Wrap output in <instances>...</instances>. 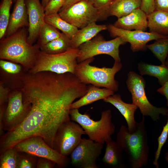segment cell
I'll use <instances>...</instances> for the list:
<instances>
[{
  "label": "cell",
  "instance_id": "cell-14",
  "mask_svg": "<svg viewBox=\"0 0 168 168\" xmlns=\"http://www.w3.org/2000/svg\"><path fill=\"white\" fill-rule=\"evenodd\" d=\"M107 27L111 36L120 37L125 42L130 43L131 49L133 52L144 51L147 49V44L148 42L167 35L139 30H124L117 28L112 24H110Z\"/></svg>",
  "mask_w": 168,
  "mask_h": 168
},
{
  "label": "cell",
  "instance_id": "cell-39",
  "mask_svg": "<svg viewBox=\"0 0 168 168\" xmlns=\"http://www.w3.org/2000/svg\"><path fill=\"white\" fill-rule=\"evenodd\" d=\"M157 91L164 96L166 100V105L168 106V81L157 90Z\"/></svg>",
  "mask_w": 168,
  "mask_h": 168
},
{
  "label": "cell",
  "instance_id": "cell-35",
  "mask_svg": "<svg viewBox=\"0 0 168 168\" xmlns=\"http://www.w3.org/2000/svg\"><path fill=\"white\" fill-rule=\"evenodd\" d=\"M0 66L4 71L12 74L19 72L21 69L20 66L17 64L2 59L0 61Z\"/></svg>",
  "mask_w": 168,
  "mask_h": 168
},
{
  "label": "cell",
  "instance_id": "cell-40",
  "mask_svg": "<svg viewBox=\"0 0 168 168\" xmlns=\"http://www.w3.org/2000/svg\"><path fill=\"white\" fill-rule=\"evenodd\" d=\"M83 0H67L64 5L60 9L59 12H61L67 8L77 2Z\"/></svg>",
  "mask_w": 168,
  "mask_h": 168
},
{
  "label": "cell",
  "instance_id": "cell-20",
  "mask_svg": "<svg viewBox=\"0 0 168 168\" xmlns=\"http://www.w3.org/2000/svg\"><path fill=\"white\" fill-rule=\"evenodd\" d=\"M107 29V26L97 25L96 22H93L78 30L70 40L71 48L78 49L82 44L91 40L99 32Z\"/></svg>",
  "mask_w": 168,
  "mask_h": 168
},
{
  "label": "cell",
  "instance_id": "cell-5",
  "mask_svg": "<svg viewBox=\"0 0 168 168\" xmlns=\"http://www.w3.org/2000/svg\"><path fill=\"white\" fill-rule=\"evenodd\" d=\"M78 109L71 110V120L79 124L90 139L103 144L112 140L115 127L112 121V114L109 109L102 112L100 119L95 121L89 114L81 113Z\"/></svg>",
  "mask_w": 168,
  "mask_h": 168
},
{
  "label": "cell",
  "instance_id": "cell-2",
  "mask_svg": "<svg viewBox=\"0 0 168 168\" xmlns=\"http://www.w3.org/2000/svg\"><path fill=\"white\" fill-rule=\"evenodd\" d=\"M116 142L126 153L132 168H140L147 164L149 147L144 116L133 132H130L127 127L122 125L117 133Z\"/></svg>",
  "mask_w": 168,
  "mask_h": 168
},
{
  "label": "cell",
  "instance_id": "cell-42",
  "mask_svg": "<svg viewBox=\"0 0 168 168\" xmlns=\"http://www.w3.org/2000/svg\"><path fill=\"white\" fill-rule=\"evenodd\" d=\"M165 159L166 162L168 163V151L165 153Z\"/></svg>",
  "mask_w": 168,
  "mask_h": 168
},
{
  "label": "cell",
  "instance_id": "cell-22",
  "mask_svg": "<svg viewBox=\"0 0 168 168\" xmlns=\"http://www.w3.org/2000/svg\"><path fill=\"white\" fill-rule=\"evenodd\" d=\"M141 4V0H113L110 7L109 16H115L120 18L140 8Z\"/></svg>",
  "mask_w": 168,
  "mask_h": 168
},
{
  "label": "cell",
  "instance_id": "cell-10",
  "mask_svg": "<svg viewBox=\"0 0 168 168\" xmlns=\"http://www.w3.org/2000/svg\"><path fill=\"white\" fill-rule=\"evenodd\" d=\"M58 14L64 20L80 29L101 20L98 10L87 0L77 2Z\"/></svg>",
  "mask_w": 168,
  "mask_h": 168
},
{
  "label": "cell",
  "instance_id": "cell-33",
  "mask_svg": "<svg viewBox=\"0 0 168 168\" xmlns=\"http://www.w3.org/2000/svg\"><path fill=\"white\" fill-rule=\"evenodd\" d=\"M99 11L101 20L108 16L110 6L113 0H87Z\"/></svg>",
  "mask_w": 168,
  "mask_h": 168
},
{
  "label": "cell",
  "instance_id": "cell-26",
  "mask_svg": "<svg viewBox=\"0 0 168 168\" xmlns=\"http://www.w3.org/2000/svg\"><path fill=\"white\" fill-rule=\"evenodd\" d=\"M44 21L60 30L70 40L78 30L77 27L63 19L58 13L45 15Z\"/></svg>",
  "mask_w": 168,
  "mask_h": 168
},
{
  "label": "cell",
  "instance_id": "cell-15",
  "mask_svg": "<svg viewBox=\"0 0 168 168\" xmlns=\"http://www.w3.org/2000/svg\"><path fill=\"white\" fill-rule=\"evenodd\" d=\"M28 18L27 40L31 44L39 36L40 28L44 21V9L40 0H26Z\"/></svg>",
  "mask_w": 168,
  "mask_h": 168
},
{
  "label": "cell",
  "instance_id": "cell-23",
  "mask_svg": "<svg viewBox=\"0 0 168 168\" xmlns=\"http://www.w3.org/2000/svg\"><path fill=\"white\" fill-rule=\"evenodd\" d=\"M138 68L141 76L146 75L157 78L161 86L168 81V68L165 65H155L141 62L138 63Z\"/></svg>",
  "mask_w": 168,
  "mask_h": 168
},
{
  "label": "cell",
  "instance_id": "cell-1",
  "mask_svg": "<svg viewBox=\"0 0 168 168\" xmlns=\"http://www.w3.org/2000/svg\"><path fill=\"white\" fill-rule=\"evenodd\" d=\"M21 86L23 103L29 111L19 125L1 136L0 152L34 136L42 137L53 148L59 128L71 120V106L77 99L75 91L64 80L49 74L28 77Z\"/></svg>",
  "mask_w": 168,
  "mask_h": 168
},
{
  "label": "cell",
  "instance_id": "cell-43",
  "mask_svg": "<svg viewBox=\"0 0 168 168\" xmlns=\"http://www.w3.org/2000/svg\"><path fill=\"white\" fill-rule=\"evenodd\" d=\"M165 65L168 68V55L166 59L165 63Z\"/></svg>",
  "mask_w": 168,
  "mask_h": 168
},
{
  "label": "cell",
  "instance_id": "cell-32",
  "mask_svg": "<svg viewBox=\"0 0 168 168\" xmlns=\"http://www.w3.org/2000/svg\"><path fill=\"white\" fill-rule=\"evenodd\" d=\"M168 135V117L167 122L163 126L161 133L158 138V147L155 153V157L153 164L156 168H158L159 166L158 160L159 158L162 148L166 142Z\"/></svg>",
  "mask_w": 168,
  "mask_h": 168
},
{
  "label": "cell",
  "instance_id": "cell-12",
  "mask_svg": "<svg viewBox=\"0 0 168 168\" xmlns=\"http://www.w3.org/2000/svg\"><path fill=\"white\" fill-rule=\"evenodd\" d=\"M29 110L24 104L21 91L9 95L3 116L0 119L1 136L3 130L10 131L19 125L26 117Z\"/></svg>",
  "mask_w": 168,
  "mask_h": 168
},
{
  "label": "cell",
  "instance_id": "cell-3",
  "mask_svg": "<svg viewBox=\"0 0 168 168\" xmlns=\"http://www.w3.org/2000/svg\"><path fill=\"white\" fill-rule=\"evenodd\" d=\"M26 34L22 29L2 40L0 58L19 63L30 70L35 63L38 52L28 42Z\"/></svg>",
  "mask_w": 168,
  "mask_h": 168
},
{
  "label": "cell",
  "instance_id": "cell-6",
  "mask_svg": "<svg viewBox=\"0 0 168 168\" xmlns=\"http://www.w3.org/2000/svg\"><path fill=\"white\" fill-rule=\"evenodd\" d=\"M78 49L70 48L57 54H49L41 51L37 53L35 63L29 73L35 74L49 72L58 74L69 72L74 74L78 64Z\"/></svg>",
  "mask_w": 168,
  "mask_h": 168
},
{
  "label": "cell",
  "instance_id": "cell-38",
  "mask_svg": "<svg viewBox=\"0 0 168 168\" xmlns=\"http://www.w3.org/2000/svg\"><path fill=\"white\" fill-rule=\"evenodd\" d=\"M155 10L168 12V0H155Z\"/></svg>",
  "mask_w": 168,
  "mask_h": 168
},
{
  "label": "cell",
  "instance_id": "cell-27",
  "mask_svg": "<svg viewBox=\"0 0 168 168\" xmlns=\"http://www.w3.org/2000/svg\"><path fill=\"white\" fill-rule=\"evenodd\" d=\"M146 48L161 62V64L165 65L168 55V35L155 40L153 44H147Z\"/></svg>",
  "mask_w": 168,
  "mask_h": 168
},
{
  "label": "cell",
  "instance_id": "cell-8",
  "mask_svg": "<svg viewBox=\"0 0 168 168\" xmlns=\"http://www.w3.org/2000/svg\"><path fill=\"white\" fill-rule=\"evenodd\" d=\"M126 43L119 37L107 41L101 36H96L79 46L78 48L77 62L79 63L96 55L102 54L109 55L114 58L115 61L120 62L119 47Z\"/></svg>",
  "mask_w": 168,
  "mask_h": 168
},
{
  "label": "cell",
  "instance_id": "cell-36",
  "mask_svg": "<svg viewBox=\"0 0 168 168\" xmlns=\"http://www.w3.org/2000/svg\"><path fill=\"white\" fill-rule=\"evenodd\" d=\"M155 0H141L140 9L148 15L155 10Z\"/></svg>",
  "mask_w": 168,
  "mask_h": 168
},
{
  "label": "cell",
  "instance_id": "cell-34",
  "mask_svg": "<svg viewBox=\"0 0 168 168\" xmlns=\"http://www.w3.org/2000/svg\"><path fill=\"white\" fill-rule=\"evenodd\" d=\"M67 0H50L44 8L45 15L58 13Z\"/></svg>",
  "mask_w": 168,
  "mask_h": 168
},
{
  "label": "cell",
  "instance_id": "cell-9",
  "mask_svg": "<svg viewBox=\"0 0 168 168\" xmlns=\"http://www.w3.org/2000/svg\"><path fill=\"white\" fill-rule=\"evenodd\" d=\"M18 152H23L38 157H43L54 162L59 167L68 164V157L63 156L49 145L41 137L34 136L19 142L13 147Z\"/></svg>",
  "mask_w": 168,
  "mask_h": 168
},
{
  "label": "cell",
  "instance_id": "cell-19",
  "mask_svg": "<svg viewBox=\"0 0 168 168\" xmlns=\"http://www.w3.org/2000/svg\"><path fill=\"white\" fill-rule=\"evenodd\" d=\"M113 91L105 88H101L90 84L88 90L83 96L74 101L71 105V109H78L96 101L103 100L114 94Z\"/></svg>",
  "mask_w": 168,
  "mask_h": 168
},
{
  "label": "cell",
  "instance_id": "cell-21",
  "mask_svg": "<svg viewBox=\"0 0 168 168\" xmlns=\"http://www.w3.org/2000/svg\"><path fill=\"white\" fill-rule=\"evenodd\" d=\"M147 18L150 32L164 35H168V12L155 10L147 15Z\"/></svg>",
  "mask_w": 168,
  "mask_h": 168
},
{
  "label": "cell",
  "instance_id": "cell-28",
  "mask_svg": "<svg viewBox=\"0 0 168 168\" xmlns=\"http://www.w3.org/2000/svg\"><path fill=\"white\" fill-rule=\"evenodd\" d=\"M0 168H17L18 152L13 147L0 153Z\"/></svg>",
  "mask_w": 168,
  "mask_h": 168
},
{
  "label": "cell",
  "instance_id": "cell-16",
  "mask_svg": "<svg viewBox=\"0 0 168 168\" xmlns=\"http://www.w3.org/2000/svg\"><path fill=\"white\" fill-rule=\"evenodd\" d=\"M113 25L124 30L145 31L148 28L147 15L140 8L134 10L128 15L119 18Z\"/></svg>",
  "mask_w": 168,
  "mask_h": 168
},
{
  "label": "cell",
  "instance_id": "cell-18",
  "mask_svg": "<svg viewBox=\"0 0 168 168\" xmlns=\"http://www.w3.org/2000/svg\"><path fill=\"white\" fill-rule=\"evenodd\" d=\"M26 0H16L13 12L10 16L6 31L8 36L25 26H28V18Z\"/></svg>",
  "mask_w": 168,
  "mask_h": 168
},
{
  "label": "cell",
  "instance_id": "cell-17",
  "mask_svg": "<svg viewBox=\"0 0 168 168\" xmlns=\"http://www.w3.org/2000/svg\"><path fill=\"white\" fill-rule=\"evenodd\" d=\"M104 102L109 103L120 112L124 118L130 132H134L136 129L138 123L135 120L134 114L138 108L133 103L129 104L124 102L121 96L118 94H114L103 100Z\"/></svg>",
  "mask_w": 168,
  "mask_h": 168
},
{
  "label": "cell",
  "instance_id": "cell-31",
  "mask_svg": "<svg viewBox=\"0 0 168 168\" xmlns=\"http://www.w3.org/2000/svg\"><path fill=\"white\" fill-rule=\"evenodd\" d=\"M37 157L23 152H18L17 168L36 167Z\"/></svg>",
  "mask_w": 168,
  "mask_h": 168
},
{
  "label": "cell",
  "instance_id": "cell-41",
  "mask_svg": "<svg viewBox=\"0 0 168 168\" xmlns=\"http://www.w3.org/2000/svg\"><path fill=\"white\" fill-rule=\"evenodd\" d=\"M50 0H41V3L44 9Z\"/></svg>",
  "mask_w": 168,
  "mask_h": 168
},
{
  "label": "cell",
  "instance_id": "cell-37",
  "mask_svg": "<svg viewBox=\"0 0 168 168\" xmlns=\"http://www.w3.org/2000/svg\"><path fill=\"white\" fill-rule=\"evenodd\" d=\"M56 163L49 159L43 157H39L37 159L36 168H53Z\"/></svg>",
  "mask_w": 168,
  "mask_h": 168
},
{
  "label": "cell",
  "instance_id": "cell-29",
  "mask_svg": "<svg viewBox=\"0 0 168 168\" xmlns=\"http://www.w3.org/2000/svg\"><path fill=\"white\" fill-rule=\"evenodd\" d=\"M61 34L56 28L45 22L39 33L40 47L59 37Z\"/></svg>",
  "mask_w": 168,
  "mask_h": 168
},
{
  "label": "cell",
  "instance_id": "cell-11",
  "mask_svg": "<svg viewBox=\"0 0 168 168\" xmlns=\"http://www.w3.org/2000/svg\"><path fill=\"white\" fill-rule=\"evenodd\" d=\"M86 134L82 127L71 120L63 123L56 135L53 149L62 155L68 157L78 145L82 136Z\"/></svg>",
  "mask_w": 168,
  "mask_h": 168
},
{
  "label": "cell",
  "instance_id": "cell-13",
  "mask_svg": "<svg viewBox=\"0 0 168 168\" xmlns=\"http://www.w3.org/2000/svg\"><path fill=\"white\" fill-rule=\"evenodd\" d=\"M103 144L89 138H82L70 155L72 165L81 168H98L97 161L102 153Z\"/></svg>",
  "mask_w": 168,
  "mask_h": 168
},
{
  "label": "cell",
  "instance_id": "cell-25",
  "mask_svg": "<svg viewBox=\"0 0 168 168\" xmlns=\"http://www.w3.org/2000/svg\"><path fill=\"white\" fill-rule=\"evenodd\" d=\"M71 48L70 39L63 33L59 37L40 47L41 51L49 54L63 53Z\"/></svg>",
  "mask_w": 168,
  "mask_h": 168
},
{
  "label": "cell",
  "instance_id": "cell-30",
  "mask_svg": "<svg viewBox=\"0 0 168 168\" xmlns=\"http://www.w3.org/2000/svg\"><path fill=\"white\" fill-rule=\"evenodd\" d=\"M13 0H3L0 6V38L5 34L10 19V11Z\"/></svg>",
  "mask_w": 168,
  "mask_h": 168
},
{
  "label": "cell",
  "instance_id": "cell-24",
  "mask_svg": "<svg viewBox=\"0 0 168 168\" xmlns=\"http://www.w3.org/2000/svg\"><path fill=\"white\" fill-rule=\"evenodd\" d=\"M106 143L105 153L102 160L109 165L117 166L123 161V151L117 142L112 139L107 141Z\"/></svg>",
  "mask_w": 168,
  "mask_h": 168
},
{
  "label": "cell",
  "instance_id": "cell-7",
  "mask_svg": "<svg viewBox=\"0 0 168 168\" xmlns=\"http://www.w3.org/2000/svg\"><path fill=\"white\" fill-rule=\"evenodd\" d=\"M126 83L132 96V103L139 109L143 116H149L153 121H157L161 114H167V108L155 106L148 100L145 92V81L141 75L133 71L129 72Z\"/></svg>",
  "mask_w": 168,
  "mask_h": 168
},
{
  "label": "cell",
  "instance_id": "cell-4",
  "mask_svg": "<svg viewBox=\"0 0 168 168\" xmlns=\"http://www.w3.org/2000/svg\"><path fill=\"white\" fill-rule=\"evenodd\" d=\"M94 59L92 57L78 63L74 75L85 84L106 88L114 92L117 91L119 86L114 76L122 68L121 63L115 61L111 68H99L90 65Z\"/></svg>",
  "mask_w": 168,
  "mask_h": 168
}]
</instances>
